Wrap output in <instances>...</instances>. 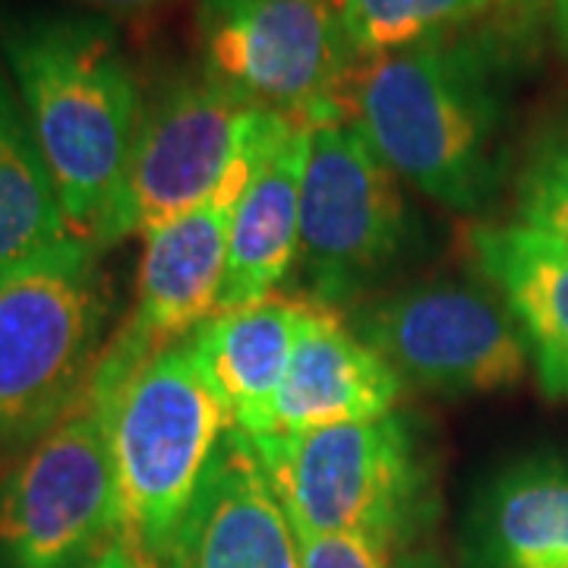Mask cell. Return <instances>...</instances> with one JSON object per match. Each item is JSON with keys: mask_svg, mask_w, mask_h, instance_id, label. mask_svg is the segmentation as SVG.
Returning <instances> with one entry per match:
<instances>
[{"mask_svg": "<svg viewBox=\"0 0 568 568\" xmlns=\"http://www.w3.org/2000/svg\"><path fill=\"white\" fill-rule=\"evenodd\" d=\"M0 61L73 237L99 250L145 118L140 73L99 13L0 3Z\"/></svg>", "mask_w": 568, "mask_h": 568, "instance_id": "obj_1", "label": "cell"}, {"mask_svg": "<svg viewBox=\"0 0 568 568\" xmlns=\"http://www.w3.org/2000/svg\"><path fill=\"white\" fill-rule=\"evenodd\" d=\"M474 29L364 61L347 108L410 190L465 215L496 203L511 168L506 48Z\"/></svg>", "mask_w": 568, "mask_h": 568, "instance_id": "obj_2", "label": "cell"}, {"mask_svg": "<svg viewBox=\"0 0 568 568\" xmlns=\"http://www.w3.org/2000/svg\"><path fill=\"white\" fill-rule=\"evenodd\" d=\"M250 443L294 530L354 534L398 556L429 544L439 521V458L417 417L395 410Z\"/></svg>", "mask_w": 568, "mask_h": 568, "instance_id": "obj_3", "label": "cell"}, {"mask_svg": "<svg viewBox=\"0 0 568 568\" xmlns=\"http://www.w3.org/2000/svg\"><path fill=\"white\" fill-rule=\"evenodd\" d=\"M111 310L102 253L80 237L0 272V458L77 410L111 342Z\"/></svg>", "mask_w": 568, "mask_h": 568, "instance_id": "obj_4", "label": "cell"}, {"mask_svg": "<svg viewBox=\"0 0 568 568\" xmlns=\"http://www.w3.org/2000/svg\"><path fill=\"white\" fill-rule=\"evenodd\" d=\"M99 402L111 426L118 540L142 566L159 568L237 424L209 383L193 338L164 347Z\"/></svg>", "mask_w": 568, "mask_h": 568, "instance_id": "obj_5", "label": "cell"}, {"mask_svg": "<svg viewBox=\"0 0 568 568\" xmlns=\"http://www.w3.org/2000/svg\"><path fill=\"white\" fill-rule=\"evenodd\" d=\"M294 126L227 92L203 70L174 77L145 102L140 140L99 253L126 237H145L224 190H244Z\"/></svg>", "mask_w": 568, "mask_h": 568, "instance_id": "obj_6", "label": "cell"}, {"mask_svg": "<svg viewBox=\"0 0 568 568\" xmlns=\"http://www.w3.org/2000/svg\"><path fill=\"white\" fill-rule=\"evenodd\" d=\"M405 186L351 121L310 126L294 265L304 301L347 313L407 263L417 222Z\"/></svg>", "mask_w": 568, "mask_h": 568, "instance_id": "obj_7", "label": "cell"}, {"mask_svg": "<svg viewBox=\"0 0 568 568\" xmlns=\"http://www.w3.org/2000/svg\"><path fill=\"white\" fill-rule=\"evenodd\" d=\"M209 80L284 121H347L357 54L332 0H196Z\"/></svg>", "mask_w": 568, "mask_h": 568, "instance_id": "obj_8", "label": "cell"}, {"mask_svg": "<svg viewBox=\"0 0 568 568\" xmlns=\"http://www.w3.org/2000/svg\"><path fill=\"white\" fill-rule=\"evenodd\" d=\"M407 388L480 398L525 383L530 351L503 297L480 275L379 291L345 313Z\"/></svg>", "mask_w": 568, "mask_h": 568, "instance_id": "obj_9", "label": "cell"}, {"mask_svg": "<svg viewBox=\"0 0 568 568\" xmlns=\"http://www.w3.org/2000/svg\"><path fill=\"white\" fill-rule=\"evenodd\" d=\"M114 537L108 407L85 392L0 474V568H89Z\"/></svg>", "mask_w": 568, "mask_h": 568, "instance_id": "obj_10", "label": "cell"}, {"mask_svg": "<svg viewBox=\"0 0 568 568\" xmlns=\"http://www.w3.org/2000/svg\"><path fill=\"white\" fill-rule=\"evenodd\" d=\"M244 190H224L142 237L133 310L111 335L89 386L99 398H111L145 361L190 338L219 313L227 227Z\"/></svg>", "mask_w": 568, "mask_h": 568, "instance_id": "obj_11", "label": "cell"}, {"mask_svg": "<svg viewBox=\"0 0 568 568\" xmlns=\"http://www.w3.org/2000/svg\"><path fill=\"white\" fill-rule=\"evenodd\" d=\"M159 568H297V537L256 448L234 429Z\"/></svg>", "mask_w": 568, "mask_h": 568, "instance_id": "obj_12", "label": "cell"}, {"mask_svg": "<svg viewBox=\"0 0 568 568\" xmlns=\"http://www.w3.org/2000/svg\"><path fill=\"white\" fill-rule=\"evenodd\" d=\"M405 388L402 376L354 332L342 310L313 306L265 436L379 420L398 410Z\"/></svg>", "mask_w": 568, "mask_h": 568, "instance_id": "obj_13", "label": "cell"}, {"mask_svg": "<svg viewBox=\"0 0 568 568\" xmlns=\"http://www.w3.org/2000/svg\"><path fill=\"white\" fill-rule=\"evenodd\" d=\"M462 568H568V455L496 467L462 521Z\"/></svg>", "mask_w": 568, "mask_h": 568, "instance_id": "obj_14", "label": "cell"}, {"mask_svg": "<svg viewBox=\"0 0 568 568\" xmlns=\"http://www.w3.org/2000/svg\"><path fill=\"white\" fill-rule=\"evenodd\" d=\"M467 253L521 328L540 392L568 402L566 246L518 222H484L470 227Z\"/></svg>", "mask_w": 568, "mask_h": 568, "instance_id": "obj_15", "label": "cell"}, {"mask_svg": "<svg viewBox=\"0 0 568 568\" xmlns=\"http://www.w3.org/2000/svg\"><path fill=\"white\" fill-rule=\"evenodd\" d=\"M310 126L297 123L260 164L231 212L227 268L219 313L263 304L294 275Z\"/></svg>", "mask_w": 568, "mask_h": 568, "instance_id": "obj_16", "label": "cell"}, {"mask_svg": "<svg viewBox=\"0 0 568 568\" xmlns=\"http://www.w3.org/2000/svg\"><path fill=\"white\" fill-rule=\"evenodd\" d=\"M313 306L304 297L275 294L263 304L215 313L190 335L209 383L250 439L268 433L272 405Z\"/></svg>", "mask_w": 568, "mask_h": 568, "instance_id": "obj_17", "label": "cell"}, {"mask_svg": "<svg viewBox=\"0 0 568 568\" xmlns=\"http://www.w3.org/2000/svg\"><path fill=\"white\" fill-rule=\"evenodd\" d=\"M73 237L20 95L0 61V272Z\"/></svg>", "mask_w": 568, "mask_h": 568, "instance_id": "obj_18", "label": "cell"}, {"mask_svg": "<svg viewBox=\"0 0 568 568\" xmlns=\"http://www.w3.org/2000/svg\"><path fill=\"white\" fill-rule=\"evenodd\" d=\"M503 0H342L338 17L357 61L398 54L429 39L474 29Z\"/></svg>", "mask_w": 568, "mask_h": 568, "instance_id": "obj_19", "label": "cell"}, {"mask_svg": "<svg viewBox=\"0 0 568 568\" xmlns=\"http://www.w3.org/2000/svg\"><path fill=\"white\" fill-rule=\"evenodd\" d=\"M515 219L568 250V104L537 123L511 174Z\"/></svg>", "mask_w": 568, "mask_h": 568, "instance_id": "obj_20", "label": "cell"}, {"mask_svg": "<svg viewBox=\"0 0 568 568\" xmlns=\"http://www.w3.org/2000/svg\"><path fill=\"white\" fill-rule=\"evenodd\" d=\"M297 568H395L398 552L354 534H301Z\"/></svg>", "mask_w": 568, "mask_h": 568, "instance_id": "obj_21", "label": "cell"}, {"mask_svg": "<svg viewBox=\"0 0 568 568\" xmlns=\"http://www.w3.org/2000/svg\"><path fill=\"white\" fill-rule=\"evenodd\" d=\"M89 568H145V566H142L140 556H136L133 549L114 537V540L99 552V559H95Z\"/></svg>", "mask_w": 568, "mask_h": 568, "instance_id": "obj_22", "label": "cell"}, {"mask_svg": "<svg viewBox=\"0 0 568 568\" xmlns=\"http://www.w3.org/2000/svg\"><path fill=\"white\" fill-rule=\"evenodd\" d=\"M395 568H452L446 562V556L439 552V547H433V544H420V547L407 549L398 556V562Z\"/></svg>", "mask_w": 568, "mask_h": 568, "instance_id": "obj_23", "label": "cell"}, {"mask_svg": "<svg viewBox=\"0 0 568 568\" xmlns=\"http://www.w3.org/2000/svg\"><path fill=\"white\" fill-rule=\"evenodd\" d=\"M89 7H99L104 13H123V17H133V13H152L171 0H82Z\"/></svg>", "mask_w": 568, "mask_h": 568, "instance_id": "obj_24", "label": "cell"}, {"mask_svg": "<svg viewBox=\"0 0 568 568\" xmlns=\"http://www.w3.org/2000/svg\"><path fill=\"white\" fill-rule=\"evenodd\" d=\"M549 3V26H552V39L559 54L568 63V0H547Z\"/></svg>", "mask_w": 568, "mask_h": 568, "instance_id": "obj_25", "label": "cell"}, {"mask_svg": "<svg viewBox=\"0 0 568 568\" xmlns=\"http://www.w3.org/2000/svg\"><path fill=\"white\" fill-rule=\"evenodd\" d=\"M503 3H515V7H540L544 0H503Z\"/></svg>", "mask_w": 568, "mask_h": 568, "instance_id": "obj_26", "label": "cell"}, {"mask_svg": "<svg viewBox=\"0 0 568 568\" xmlns=\"http://www.w3.org/2000/svg\"><path fill=\"white\" fill-rule=\"evenodd\" d=\"M332 3H335V7H338V3H342V0H332Z\"/></svg>", "mask_w": 568, "mask_h": 568, "instance_id": "obj_27", "label": "cell"}]
</instances>
